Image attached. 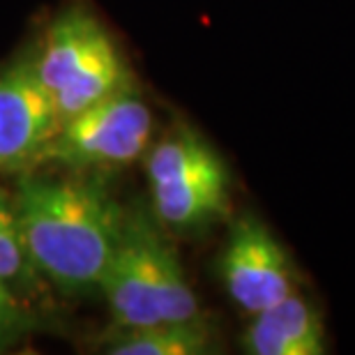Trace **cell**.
I'll return each instance as SVG.
<instances>
[{"instance_id":"ba28073f","label":"cell","mask_w":355,"mask_h":355,"mask_svg":"<svg viewBox=\"0 0 355 355\" xmlns=\"http://www.w3.org/2000/svg\"><path fill=\"white\" fill-rule=\"evenodd\" d=\"M328 346L323 311L300 291L254 314L243 335L252 355H323Z\"/></svg>"},{"instance_id":"8fae6325","label":"cell","mask_w":355,"mask_h":355,"mask_svg":"<svg viewBox=\"0 0 355 355\" xmlns=\"http://www.w3.org/2000/svg\"><path fill=\"white\" fill-rule=\"evenodd\" d=\"M37 330V316L14 295L12 286L0 282V351L10 349Z\"/></svg>"},{"instance_id":"8992f818","label":"cell","mask_w":355,"mask_h":355,"mask_svg":"<svg viewBox=\"0 0 355 355\" xmlns=\"http://www.w3.org/2000/svg\"><path fill=\"white\" fill-rule=\"evenodd\" d=\"M219 277L231 300L252 316L297 291L288 252L254 215H243L231 224L219 257Z\"/></svg>"},{"instance_id":"6da1fadb","label":"cell","mask_w":355,"mask_h":355,"mask_svg":"<svg viewBox=\"0 0 355 355\" xmlns=\"http://www.w3.org/2000/svg\"><path fill=\"white\" fill-rule=\"evenodd\" d=\"M35 272L65 295L99 293L125 210L102 184L24 175L12 198Z\"/></svg>"},{"instance_id":"7a4b0ae2","label":"cell","mask_w":355,"mask_h":355,"mask_svg":"<svg viewBox=\"0 0 355 355\" xmlns=\"http://www.w3.org/2000/svg\"><path fill=\"white\" fill-rule=\"evenodd\" d=\"M99 293L118 330L182 321L201 314L175 247L146 212H125L111 266Z\"/></svg>"},{"instance_id":"30bf717a","label":"cell","mask_w":355,"mask_h":355,"mask_svg":"<svg viewBox=\"0 0 355 355\" xmlns=\"http://www.w3.org/2000/svg\"><path fill=\"white\" fill-rule=\"evenodd\" d=\"M37 277L40 275L35 272L26 245L21 240L12 198L0 189V282H5L7 286H14V284L19 286Z\"/></svg>"},{"instance_id":"52a82bcc","label":"cell","mask_w":355,"mask_h":355,"mask_svg":"<svg viewBox=\"0 0 355 355\" xmlns=\"http://www.w3.org/2000/svg\"><path fill=\"white\" fill-rule=\"evenodd\" d=\"M55 130L53 99L40 81L33 55L0 69V171L17 173L40 164Z\"/></svg>"},{"instance_id":"9c48e42d","label":"cell","mask_w":355,"mask_h":355,"mask_svg":"<svg viewBox=\"0 0 355 355\" xmlns=\"http://www.w3.org/2000/svg\"><path fill=\"white\" fill-rule=\"evenodd\" d=\"M106 351L111 355H205L217 351V337L215 328L198 314L182 321L118 330Z\"/></svg>"},{"instance_id":"277c9868","label":"cell","mask_w":355,"mask_h":355,"mask_svg":"<svg viewBox=\"0 0 355 355\" xmlns=\"http://www.w3.org/2000/svg\"><path fill=\"white\" fill-rule=\"evenodd\" d=\"M33 60L53 99L58 127L134 83L106 28L81 7H72L53 21Z\"/></svg>"},{"instance_id":"5b68a950","label":"cell","mask_w":355,"mask_h":355,"mask_svg":"<svg viewBox=\"0 0 355 355\" xmlns=\"http://www.w3.org/2000/svg\"><path fill=\"white\" fill-rule=\"evenodd\" d=\"M153 113L137 86L99 99L62 123L40 155V164H58L72 171H113L130 166L148 150Z\"/></svg>"},{"instance_id":"3957f363","label":"cell","mask_w":355,"mask_h":355,"mask_svg":"<svg viewBox=\"0 0 355 355\" xmlns=\"http://www.w3.org/2000/svg\"><path fill=\"white\" fill-rule=\"evenodd\" d=\"M146 171L159 226L194 233L229 217V168L203 134L187 123H178L153 146Z\"/></svg>"}]
</instances>
